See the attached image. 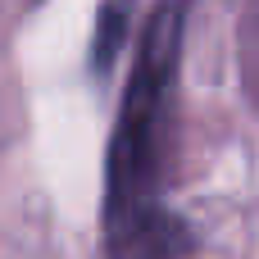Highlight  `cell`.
<instances>
[{"instance_id": "cell-1", "label": "cell", "mask_w": 259, "mask_h": 259, "mask_svg": "<svg viewBox=\"0 0 259 259\" xmlns=\"http://www.w3.org/2000/svg\"><path fill=\"white\" fill-rule=\"evenodd\" d=\"M182 64V5H159L137 41L105 164V259H178L182 219L164 205L168 114Z\"/></svg>"}, {"instance_id": "cell-2", "label": "cell", "mask_w": 259, "mask_h": 259, "mask_svg": "<svg viewBox=\"0 0 259 259\" xmlns=\"http://www.w3.org/2000/svg\"><path fill=\"white\" fill-rule=\"evenodd\" d=\"M127 5H132V0H105V9H100V32H96V41H91V68H96V73H109L114 55L123 50Z\"/></svg>"}]
</instances>
